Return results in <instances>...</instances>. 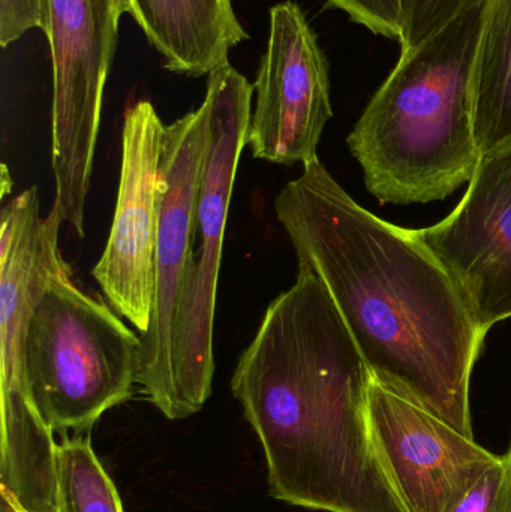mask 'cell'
Wrapping results in <instances>:
<instances>
[{
  "label": "cell",
  "mask_w": 511,
  "mask_h": 512,
  "mask_svg": "<svg viewBox=\"0 0 511 512\" xmlns=\"http://www.w3.org/2000/svg\"><path fill=\"white\" fill-rule=\"evenodd\" d=\"M275 209L299 270L329 289L372 376L474 438L471 375L488 331L416 231L363 209L318 158Z\"/></svg>",
  "instance_id": "obj_1"
},
{
  "label": "cell",
  "mask_w": 511,
  "mask_h": 512,
  "mask_svg": "<svg viewBox=\"0 0 511 512\" xmlns=\"http://www.w3.org/2000/svg\"><path fill=\"white\" fill-rule=\"evenodd\" d=\"M372 372L323 282L299 270L264 313L231 390L257 433L270 495L326 512H407L375 448Z\"/></svg>",
  "instance_id": "obj_2"
},
{
  "label": "cell",
  "mask_w": 511,
  "mask_h": 512,
  "mask_svg": "<svg viewBox=\"0 0 511 512\" xmlns=\"http://www.w3.org/2000/svg\"><path fill=\"white\" fill-rule=\"evenodd\" d=\"M486 2L402 51L348 135L381 203H431L458 191L482 161L474 131L473 72Z\"/></svg>",
  "instance_id": "obj_3"
},
{
  "label": "cell",
  "mask_w": 511,
  "mask_h": 512,
  "mask_svg": "<svg viewBox=\"0 0 511 512\" xmlns=\"http://www.w3.org/2000/svg\"><path fill=\"white\" fill-rule=\"evenodd\" d=\"M71 274V267L54 274L39 297L24 342V373L51 430L83 435L134 396L141 339Z\"/></svg>",
  "instance_id": "obj_4"
},
{
  "label": "cell",
  "mask_w": 511,
  "mask_h": 512,
  "mask_svg": "<svg viewBox=\"0 0 511 512\" xmlns=\"http://www.w3.org/2000/svg\"><path fill=\"white\" fill-rule=\"evenodd\" d=\"M252 92L254 86L230 63L213 71L207 80L206 96L212 102V143L174 324L176 420L200 412L212 394L219 270L234 180L248 140Z\"/></svg>",
  "instance_id": "obj_5"
},
{
  "label": "cell",
  "mask_w": 511,
  "mask_h": 512,
  "mask_svg": "<svg viewBox=\"0 0 511 512\" xmlns=\"http://www.w3.org/2000/svg\"><path fill=\"white\" fill-rule=\"evenodd\" d=\"M53 62V210L84 237L102 98L125 0H41Z\"/></svg>",
  "instance_id": "obj_6"
},
{
  "label": "cell",
  "mask_w": 511,
  "mask_h": 512,
  "mask_svg": "<svg viewBox=\"0 0 511 512\" xmlns=\"http://www.w3.org/2000/svg\"><path fill=\"white\" fill-rule=\"evenodd\" d=\"M212 143V102L165 128L159 170V227L155 300L149 330L141 334L137 385L168 420H176L173 336L183 276L191 254L198 195Z\"/></svg>",
  "instance_id": "obj_7"
},
{
  "label": "cell",
  "mask_w": 511,
  "mask_h": 512,
  "mask_svg": "<svg viewBox=\"0 0 511 512\" xmlns=\"http://www.w3.org/2000/svg\"><path fill=\"white\" fill-rule=\"evenodd\" d=\"M246 147L255 159L306 165L332 119L327 60L297 3L270 9V33L254 84Z\"/></svg>",
  "instance_id": "obj_8"
},
{
  "label": "cell",
  "mask_w": 511,
  "mask_h": 512,
  "mask_svg": "<svg viewBox=\"0 0 511 512\" xmlns=\"http://www.w3.org/2000/svg\"><path fill=\"white\" fill-rule=\"evenodd\" d=\"M369 423L381 465L407 512H452L500 457L374 376Z\"/></svg>",
  "instance_id": "obj_9"
},
{
  "label": "cell",
  "mask_w": 511,
  "mask_h": 512,
  "mask_svg": "<svg viewBox=\"0 0 511 512\" xmlns=\"http://www.w3.org/2000/svg\"><path fill=\"white\" fill-rule=\"evenodd\" d=\"M165 128L150 102L125 113L116 212L93 277L108 304L144 334L152 322L159 227V170Z\"/></svg>",
  "instance_id": "obj_10"
},
{
  "label": "cell",
  "mask_w": 511,
  "mask_h": 512,
  "mask_svg": "<svg viewBox=\"0 0 511 512\" xmlns=\"http://www.w3.org/2000/svg\"><path fill=\"white\" fill-rule=\"evenodd\" d=\"M414 231L483 330L511 318V152L482 156L456 209Z\"/></svg>",
  "instance_id": "obj_11"
},
{
  "label": "cell",
  "mask_w": 511,
  "mask_h": 512,
  "mask_svg": "<svg viewBox=\"0 0 511 512\" xmlns=\"http://www.w3.org/2000/svg\"><path fill=\"white\" fill-rule=\"evenodd\" d=\"M126 12L164 57L168 71L210 75L249 38L233 0H125Z\"/></svg>",
  "instance_id": "obj_12"
},
{
  "label": "cell",
  "mask_w": 511,
  "mask_h": 512,
  "mask_svg": "<svg viewBox=\"0 0 511 512\" xmlns=\"http://www.w3.org/2000/svg\"><path fill=\"white\" fill-rule=\"evenodd\" d=\"M474 131L482 156L511 152V0H488L473 72Z\"/></svg>",
  "instance_id": "obj_13"
},
{
  "label": "cell",
  "mask_w": 511,
  "mask_h": 512,
  "mask_svg": "<svg viewBox=\"0 0 511 512\" xmlns=\"http://www.w3.org/2000/svg\"><path fill=\"white\" fill-rule=\"evenodd\" d=\"M57 512H123L113 481L84 436L57 444Z\"/></svg>",
  "instance_id": "obj_14"
},
{
  "label": "cell",
  "mask_w": 511,
  "mask_h": 512,
  "mask_svg": "<svg viewBox=\"0 0 511 512\" xmlns=\"http://www.w3.org/2000/svg\"><path fill=\"white\" fill-rule=\"evenodd\" d=\"M488 0H401L402 51L416 48L462 12Z\"/></svg>",
  "instance_id": "obj_15"
},
{
  "label": "cell",
  "mask_w": 511,
  "mask_h": 512,
  "mask_svg": "<svg viewBox=\"0 0 511 512\" xmlns=\"http://www.w3.org/2000/svg\"><path fill=\"white\" fill-rule=\"evenodd\" d=\"M452 512H511V445Z\"/></svg>",
  "instance_id": "obj_16"
},
{
  "label": "cell",
  "mask_w": 511,
  "mask_h": 512,
  "mask_svg": "<svg viewBox=\"0 0 511 512\" xmlns=\"http://www.w3.org/2000/svg\"><path fill=\"white\" fill-rule=\"evenodd\" d=\"M375 35L401 41V0H327Z\"/></svg>",
  "instance_id": "obj_17"
},
{
  "label": "cell",
  "mask_w": 511,
  "mask_h": 512,
  "mask_svg": "<svg viewBox=\"0 0 511 512\" xmlns=\"http://www.w3.org/2000/svg\"><path fill=\"white\" fill-rule=\"evenodd\" d=\"M42 24L41 0H0V44L3 48Z\"/></svg>",
  "instance_id": "obj_18"
},
{
  "label": "cell",
  "mask_w": 511,
  "mask_h": 512,
  "mask_svg": "<svg viewBox=\"0 0 511 512\" xmlns=\"http://www.w3.org/2000/svg\"><path fill=\"white\" fill-rule=\"evenodd\" d=\"M0 499H2V502H0V512H17L14 507H12L11 504H9L8 501H6L5 498H2L0 496Z\"/></svg>",
  "instance_id": "obj_19"
},
{
  "label": "cell",
  "mask_w": 511,
  "mask_h": 512,
  "mask_svg": "<svg viewBox=\"0 0 511 512\" xmlns=\"http://www.w3.org/2000/svg\"><path fill=\"white\" fill-rule=\"evenodd\" d=\"M9 502V501H8ZM9 504H11V502H9ZM12 505V504H11ZM12 507H14V505H12ZM15 508V507H14ZM15 510H17V508H15ZM17 512H21L20 510H17Z\"/></svg>",
  "instance_id": "obj_20"
}]
</instances>
